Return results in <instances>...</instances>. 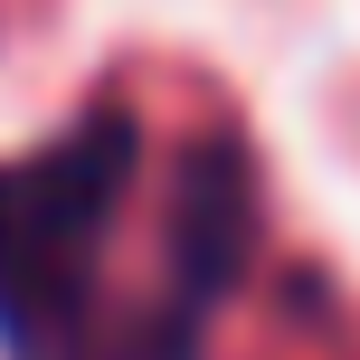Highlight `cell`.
<instances>
[{
    "mask_svg": "<svg viewBox=\"0 0 360 360\" xmlns=\"http://www.w3.org/2000/svg\"><path fill=\"white\" fill-rule=\"evenodd\" d=\"M133 171H143V114L124 95L86 105L57 143L0 162V351L10 360L95 351Z\"/></svg>",
    "mask_w": 360,
    "mask_h": 360,
    "instance_id": "6da1fadb",
    "label": "cell"
},
{
    "mask_svg": "<svg viewBox=\"0 0 360 360\" xmlns=\"http://www.w3.org/2000/svg\"><path fill=\"white\" fill-rule=\"evenodd\" d=\"M256 256V180H247V152L237 143H209L180 162V190H171V237H162V285H152L143 323H114L95 332L86 360H199L209 351V323L218 304L237 294Z\"/></svg>",
    "mask_w": 360,
    "mask_h": 360,
    "instance_id": "7a4b0ae2",
    "label": "cell"
}]
</instances>
